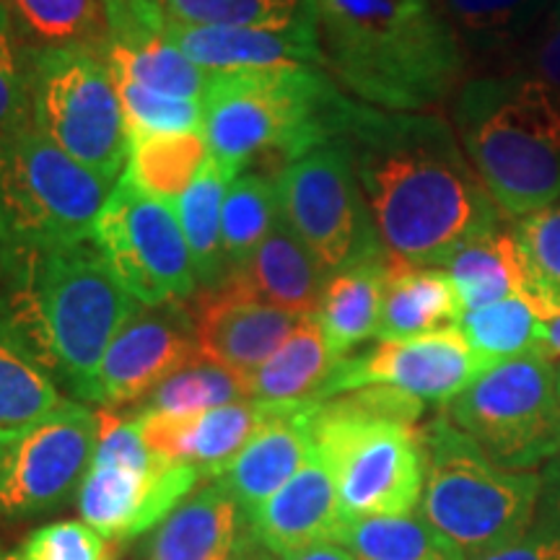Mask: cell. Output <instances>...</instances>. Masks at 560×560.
<instances>
[{
	"label": "cell",
	"instance_id": "obj_44",
	"mask_svg": "<svg viewBox=\"0 0 560 560\" xmlns=\"http://www.w3.org/2000/svg\"><path fill=\"white\" fill-rule=\"evenodd\" d=\"M516 60L520 66L514 68L560 91V0H556L542 24L516 50Z\"/></svg>",
	"mask_w": 560,
	"mask_h": 560
},
{
	"label": "cell",
	"instance_id": "obj_23",
	"mask_svg": "<svg viewBox=\"0 0 560 560\" xmlns=\"http://www.w3.org/2000/svg\"><path fill=\"white\" fill-rule=\"evenodd\" d=\"M229 280L265 304L310 317L317 312L327 272L280 215L260 247L229 272Z\"/></svg>",
	"mask_w": 560,
	"mask_h": 560
},
{
	"label": "cell",
	"instance_id": "obj_16",
	"mask_svg": "<svg viewBox=\"0 0 560 560\" xmlns=\"http://www.w3.org/2000/svg\"><path fill=\"white\" fill-rule=\"evenodd\" d=\"M198 359L187 301L140 306L104 353L96 371L94 402L109 410L140 405L159 384Z\"/></svg>",
	"mask_w": 560,
	"mask_h": 560
},
{
	"label": "cell",
	"instance_id": "obj_6",
	"mask_svg": "<svg viewBox=\"0 0 560 560\" xmlns=\"http://www.w3.org/2000/svg\"><path fill=\"white\" fill-rule=\"evenodd\" d=\"M423 405L387 387L346 392L310 412L314 452L332 472L342 520L418 509L425 486Z\"/></svg>",
	"mask_w": 560,
	"mask_h": 560
},
{
	"label": "cell",
	"instance_id": "obj_5",
	"mask_svg": "<svg viewBox=\"0 0 560 560\" xmlns=\"http://www.w3.org/2000/svg\"><path fill=\"white\" fill-rule=\"evenodd\" d=\"M355 104L319 66L223 70L210 73L202 94V136L210 156L240 174L257 161L280 172L346 136Z\"/></svg>",
	"mask_w": 560,
	"mask_h": 560
},
{
	"label": "cell",
	"instance_id": "obj_14",
	"mask_svg": "<svg viewBox=\"0 0 560 560\" xmlns=\"http://www.w3.org/2000/svg\"><path fill=\"white\" fill-rule=\"evenodd\" d=\"M96 450V412L68 400L26 429L5 433L0 454V514L30 516L81 490Z\"/></svg>",
	"mask_w": 560,
	"mask_h": 560
},
{
	"label": "cell",
	"instance_id": "obj_37",
	"mask_svg": "<svg viewBox=\"0 0 560 560\" xmlns=\"http://www.w3.org/2000/svg\"><path fill=\"white\" fill-rule=\"evenodd\" d=\"M174 21L231 30H291L312 13L310 0H159Z\"/></svg>",
	"mask_w": 560,
	"mask_h": 560
},
{
	"label": "cell",
	"instance_id": "obj_47",
	"mask_svg": "<svg viewBox=\"0 0 560 560\" xmlns=\"http://www.w3.org/2000/svg\"><path fill=\"white\" fill-rule=\"evenodd\" d=\"M0 560H26V558L21 556V552H3V556H0Z\"/></svg>",
	"mask_w": 560,
	"mask_h": 560
},
{
	"label": "cell",
	"instance_id": "obj_34",
	"mask_svg": "<svg viewBox=\"0 0 560 560\" xmlns=\"http://www.w3.org/2000/svg\"><path fill=\"white\" fill-rule=\"evenodd\" d=\"M280 195L276 174L247 170L231 179L223 198L221 229L229 272L247 260L280 221Z\"/></svg>",
	"mask_w": 560,
	"mask_h": 560
},
{
	"label": "cell",
	"instance_id": "obj_11",
	"mask_svg": "<svg viewBox=\"0 0 560 560\" xmlns=\"http://www.w3.org/2000/svg\"><path fill=\"white\" fill-rule=\"evenodd\" d=\"M446 416L495 465L535 472L560 454L558 363L532 353L490 366Z\"/></svg>",
	"mask_w": 560,
	"mask_h": 560
},
{
	"label": "cell",
	"instance_id": "obj_2",
	"mask_svg": "<svg viewBox=\"0 0 560 560\" xmlns=\"http://www.w3.org/2000/svg\"><path fill=\"white\" fill-rule=\"evenodd\" d=\"M140 306L94 240L0 247V332L81 400L94 402L104 353Z\"/></svg>",
	"mask_w": 560,
	"mask_h": 560
},
{
	"label": "cell",
	"instance_id": "obj_41",
	"mask_svg": "<svg viewBox=\"0 0 560 560\" xmlns=\"http://www.w3.org/2000/svg\"><path fill=\"white\" fill-rule=\"evenodd\" d=\"M30 50L11 5L0 0V136L32 120Z\"/></svg>",
	"mask_w": 560,
	"mask_h": 560
},
{
	"label": "cell",
	"instance_id": "obj_18",
	"mask_svg": "<svg viewBox=\"0 0 560 560\" xmlns=\"http://www.w3.org/2000/svg\"><path fill=\"white\" fill-rule=\"evenodd\" d=\"M278 405L242 400L192 416H136L151 452L213 480L268 423Z\"/></svg>",
	"mask_w": 560,
	"mask_h": 560
},
{
	"label": "cell",
	"instance_id": "obj_26",
	"mask_svg": "<svg viewBox=\"0 0 560 560\" xmlns=\"http://www.w3.org/2000/svg\"><path fill=\"white\" fill-rule=\"evenodd\" d=\"M387 257L384 252L374 260L350 265L327 276L314 319L319 322L327 342L340 359H348L350 350L380 332Z\"/></svg>",
	"mask_w": 560,
	"mask_h": 560
},
{
	"label": "cell",
	"instance_id": "obj_17",
	"mask_svg": "<svg viewBox=\"0 0 560 560\" xmlns=\"http://www.w3.org/2000/svg\"><path fill=\"white\" fill-rule=\"evenodd\" d=\"M200 359L249 376L289 340L304 317L255 299L234 280L198 289L187 299Z\"/></svg>",
	"mask_w": 560,
	"mask_h": 560
},
{
	"label": "cell",
	"instance_id": "obj_48",
	"mask_svg": "<svg viewBox=\"0 0 560 560\" xmlns=\"http://www.w3.org/2000/svg\"><path fill=\"white\" fill-rule=\"evenodd\" d=\"M3 436H5V433L0 431V454H3Z\"/></svg>",
	"mask_w": 560,
	"mask_h": 560
},
{
	"label": "cell",
	"instance_id": "obj_30",
	"mask_svg": "<svg viewBox=\"0 0 560 560\" xmlns=\"http://www.w3.org/2000/svg\"><path fill=\"white\" fill-rule=\"evenodd\" d=\"M208 159L210 149L202 130L140 136L130 140L125 177L151 198L177 206Z\"/></svg>",
	"mask_w": 560,
	"mask_h": 560
},
{
	"label": "cell",
	"instance_id": "obj_7",
	"mask_svg": "<svg viewBox=\"0 0 560 560\" xmlns=\"http://www.w3.org/2000/svg\"><path fill=\"white\" fill-rule=\"evenodd\" d=\"M425 486L418 514L475 560L522 535L535 520L542 475L495 465L450 416L423 429Z\"/></svg>",
	"mask_w": 560,
	"mask_h": 560
},
{
	"label": "cell",
	"instance_id": "obj_35",
	"mask_svg": "<svg viewBox=\"0 0 560 560\" xmlns=\"http://www.w3.org/2000/svg\"><path fill=\"white\" fill-rule=\"evenodd\" d=\"M242 400H252L247 376L221 363L198 359L159 384L138 405L136 416H192Z\"/></svg>",
	"mask_w": 560,
	"mask_h": 560
},
{
	"label": "cell",
	"instance_id": "obj_22",
	"mask_svg": "<svg viewBox=\"0 0 560 560\" xmlns=\"http://www.w3.org/2000/svg\"><path fill=\"white\" fill-rule=\"evenodd\" d=\"M240 501L219 482L195 488L149 540V560H236L242 550Z\"/></svg>",
	"mask_w": 560,
	"mask_h": 560
},
{
	"label": "cell",
	"instance_id": "obj_13",
	"mask_svg": "<svg viewBox=\"0 0 560 560\" xmlns=\"http://www.w3.org/2000/svg\"><path fill=\"white\" fill-rule=\"evenodd\" d=\"M94 244L117 283L138 304L187 301L198 291L177 208L138 190L125 174L96 219Z\"/></svg>",
	"mask_w": 560,
	"mask_h": 560
},
{
	"label": "cell",
	"instance_id": "obj_24",
	"mask_svg": "<svg viewBox=\"0 0 560 560\" xmlns=\"http://www.w3.org/2000/svg\"><path fill=\"white\" fill-rule=\"evenodd\" d=\"M462 314L465 312H462L457 289L444 268H420L392 255L387 257L376 338L400 340L450 330L459 325Z\"/></svg>",
	"mask_w": 560,
	"mask_h": 560
},
{
	"label": "cell",
	"instance_id": "obj_42",
	"mask_svg": "<svg viewBox=\"0 0 560 560\" xmlns=\"http://www.w3.org/2000/svg\"><path fill=\"white\" fill-rule=\"evenodd\" d=\"M535 520L516 540L475 560H560V465L545 467Z\"/></svg>",
	"mask_w": 560,
	"mask_h": 560
},
{
	"label": "cell",
	"instance_id": "obj_32",
	"mask_svg": "<svg viewBox=\"0 0 560 560\" xmlns=\"http://www.w3.org/2000/svg\"><path fill=\"white\" fill-rule=\"evenodd\" d=\"M104 55L112 73L182 100H200L206 94L210 73L182 55L164 34H149L136 42H109Z\"/></svg>",
	"mask_w": 560,
	"mask_h": 560
},
{
	"label": "cell",
	"instance_id": "obj_10",
	"mask_svg": "<svg viewBox=\"0 0 560 560\" xmlns=\"http://www.w3.org/2000/svg\"><path fill=\"white\" fill-rule=\"evenodd\" d=\"M202 472L151 452L136 416L96 410V450L79 490L83 522L107 540L156 529L195 488Z\"/></svg>",
	"mask_w": 560,
	"mask_h": 560
},
{
	"label": "cell",
	"instance_id": "obj_46",
	"mask_svg": "<svg viewBox=\"0 0 560 560\" xmlns=\"http://www.w3.org/2000/svg\"><path fill=\"white\" fill-rule=\"evenodd\" d=\"M283 560H355L350 552L342 548L338 542H319V545H312V548L301 550V552H293V556L283 558Z\"/></svg>",
	"mask_w": 560,
	"mask_h": 560
},
{
	"label": "cell",
	"instance_id": "obj_8",
	"mask_svg": "<svg viewBox=\"0 0 560 560\" xmlns=\"http://www.w3.org/2000/svg\"><path fill=\"white\" fill-rule=\"evenodd\" d=\"M112 185L86 170L32 120L0 136V247L94 240Z\"/></svg>",
	"mask_w": 560,
	"mask_h": 560
},
{
	"label": "cell",
	"instance_id": "obj_36",
	"mask_svg": "<svg viewBox=\"0 0 560 560\" xmlns=\"http://www.w3.org/2000/svg\"><path fill=\"white\" fill-rule=\"evenodd\" d=\"M66 402L58 384L0 332V431L26 429Z\"/></svg>",
	"mask_w": 560,
	"mask_h": 560
},
{
	"label": "cell",
	"instance_id": "obj_12",
	"mask_svg": "<svg viewBox=\"0 0 560 560\" xmlns=\"http://www.w3.org/2000/svg\"><path fill=\"white\" fill-rule=\"evenodd\" d=\"M283 221L310 247L327 276L382 257L384 244L371 219L346 138L327 140L278 172Z\"/></svg>",
	"mask_w": 560,
	"mask_h": 560
},
{
	"label": "cell",
	"instance_id": "obj_49",
	"mask_svg": "<svg viewBox=\"0 0 560 560\" xmlns=\"http://www.w3.org/2000/svg\"><path fill=\"white\" fill-rule=\"evenodd\" d=\"M558 389H560V363H558Z\"/></svg>",
	"mask_w": 560,
	"mask_h": 560
},
{
	"label": "cell",
	"instance_id": "obj_25",
	"mask_svg": "<svg viewBox=\"0 0 560 560\" xmlns=\"http://www.w3.org/2000/svg\"><path fill=\"white\" fill-rule=\"evenodd\" d=\"M342 359L327 342L314 314L299 322L255 374L249 376V397L268 405H314Z\"/></svg>",
	"mask_w": 560,
	"mask_h": 560
},
{
	"label": "cell",
	"instance_id": "obj_1",
	"mask_svg": "<svg viewBox=\"0 0 560 560\" xmlns=\"http://www.w3.org/2000/svg\"><path fill=\"white\" fill-rule=\"evenodd\" d=\"M384 249L420 268H444L475 236L501 226V210L433 112L355 104L342 136Z\"/></svg>",
	"mask_w": 560,
	"mask_h": 560
},
{
	"label": "cell",
	"instance_id": "obj_15",
	"mask_svg": "<svg viewBox=\"0 0 560 560\" xmlns=\"http://www.w3.org/2000/svg\"><path fill=\"white\" fill-rule=\"evenodd\" d=\"M486 363L459 332V327L418 338L380 340L361 355H348L332 371L322 402L346 392L387 387L420 402L450 405L478 380Z\"/></svg>",
	"mask_w": 560,
	"mask_h": 560
},
{
	"label": "cell",
	"instance_id": "obj_27",
	"mask_svg": "<svg viewBox=\"0 0 560 560\" xmlns=\"http://www.w3.org/2000/svg\"><path fill=\"white\" fill-rule=\"evenodd\" d=\"M457 289L462 312L480 310L509 296H527V257L514 229H493L467 242L444 265Z\"/></svg>",
	"mask_w": 560,
	"mask_h": 560
},
{
	"label": "cell",
	"instance_id": "obj_19",
	"mask_svg": "<svg viewBox=\"0 0 560 560\" xmlns=\"http://www.w3.org/2000/svg\"><path fill=\"white\" fill-rule=\"evenodd\" d=\"M164 37L208 73L272 68L304 62L322 66L317 26L310 13L291 30H231V26L182 24L166 16Z\"/></svg>",
	"mask_w": 560,
	"mask_h": 560
},
{
	"label": "cell",
	"instance_id": "obj_39",
	"mask_svg": "<svg viewBox=\"0 0 560 560\" xmlns=\"http://www.w3.org/2000/svg\"><path fill=\"white\" fill-rule=\"evenodd\" d=\"M514 231L527 257V299L545 317L560 306V200L516 221Z\"/></svg>",
	"mask_w": 560,
	"mask_h": 560
},
{
	"label": "cell",
	"instance_id": "obj_43",
	"mask_svg": "<svg viewBox=\"0 0 560 560\" xmlns=\"http://www.w3.org/2000/svg\"><path fill=\"white\" fill-rule=\"evenodd\" d=\"M26 560H112L107 537L86 522H52L34 529L21 545Z\"/></svg>",
	"mask_w": 560,
	"mask_h": 560
},
{
	"label": "cell",
	"instance_id": "obj_21",
	"mask_svg": "<svg viewBox=\"0 0 560 560\" xmlns=\"http://www.w3.org/2000/svg\"><path fill=\"white\" fill-rule=\"evenodd\" d=\"M314 405H278L257 436L213 478L247 514L268 501L314 457L310 429Z\"/></svg>",
	"mask_w": 560,
	"mask_h": 560
},
{
	"label": "cell",
	"instance_id": "obj_20",
	"mask_svg": "<svg viewBox=\"0 0 560 560\" xmlns=\"http://www.w3.org/2000/svg\"><path fill=\"white\" fill-rule=\"evenodd\" d=\"M247 522L252 537L278 558L330 542L342 522V511L332 472L317 452L283 488L252 509Z\"/></svg>",
	"mask_w": 560,
	"mask_h": 560
},
{
	"label": "cell",
	"instance_id": "obj_4",
	"mask_svg": "<svg viewBox=\"0 0 560 560\" xmlns=\"http://www.w3.org/2000/svg\"><path fill=\"white\" fill-rule=\"evenodd\" d=\"M452 128L503 219L560 200V91L520 68L467 75Z\"/></svg>",
	"mask_w": 560,
	"mask_h": 560
},
{
	"label": "cell",
	"instance_id": "obj_45",
	"mask_svg": "<svg viewBox=\"0 0 560 560\" xmlns=\"http://www.w3.org/2000/svg\"><path fill=\"white\" fill-rule=\"evenodd\" d=\"M540 353L545 359L560 363V306L550 310L542 317V346Z\"/></svg>",
	"mask_w": 560,
	"mask_h": 560
},
{
	"label": "cell",
	"instance_id": "obj_38",
	"mask_svg": "<svg viewBox=\"0 0 560 560\" xmlns=\"http://www.w3.org/2000/svg\"><path fill=\"white\" fill-rule=\"evenodd\" d=\"M21 32L32 34L37 45H104L107 21L102 0H5Z\"/></svg>",
	"mask_w": 560,
	"mask_h": 560
},
{
	"label": "cell",
	"instance_id": "obj_3",
	"mask_svg": "<svg viewBox=\"0 0 560 560\" xmlns=\"http://www.w3.org/2000/svg\"><path fill=\"white\" fill-rule=\"evenodd\" d=\"M322 66L355 102L431 112L467 79V50L439 0H310Z\"/></svg>",
	"mask_w": 560,
	"mask_h": 560
},
{
	"label": "cell",
	"instance_id": "obj_9",
	"mask_svg": "<svg viewBox=\"0 0 560 560\" xmlns=\"http://www.w3.org/2000/svg\"><path fill=\"white\" fill-rule=\"evenodd\" d=\"M104 45H32V122L70 159L117 185L130 138Z\"/></svg>",
	"mask_w": 560,
	"mask_h": 560
},
{
	"label": "cell",
	"instance_id": "obj_31",
	"mask_svg": "<svg viewBox=\"0 0 560 560\" xmlns=\"http://www.w3.org/2000/svg\"><path fill=\"white\" fill-rule=\"evenodd\" d=\"M332 542L355 560H465L423 516H355L342 520Z\"/></svg>",
	"mask_w": 560,
	"mask_h": 560
},
{
	"label": "cell",
	"instance_id": "obj_33",
	"mask_svg": "<svg viewBox=\"0 0 560 560\" xmlns=\"http://www.w3.org/2000/svg\"><path fill=\"white\" fill-rule=\"evenodd\" d=\"M457 327L488 369L540 353L542 346V317L527 296H509L465 312Z\"/></svg>",
	"mask_w": 560,
	"mask_h": 560
},
{
	"label": "cell",
	"instance_id": "obj_28",
	"mask_svg": "<svg viewBox=\"0 0 560 560\" xmlns=\"http://www.w3.org/2000/svg\"><path fill=\"white\" fill-rule=\"evenodd\" d=\"M236 170L221 164L213 156L202 166L190 190L182 195L177 202V219L185 231L187 247H190L195 276H198V289H215L229 278L226 252H223V198Z\"/></svg>",
	"mask_w": 560,
	"mask_h": 560
},
{
	"label": "cell",
	"instance_id": "obj_29",
	"mask_svg": "<svg viewBox=\"0 0 560 560\" xmlns=\"http://www.w3.org/2000/svg\"><path fill=\"white\" fill-rule=\"evenodd\" d=\"M446 19L470 52L516 55L542 24L556 0H439Z\"/></svg>",
	"mask_w": 560,
	"mask_h": 560
},
{
	"label": "cell",
	"instance_id": "obj_40",
	"mask_svg": "<svg viewBox=\"0 0 560 560\" xmlns=\"http://www.w3.org/2000/svg\"><path fill=\"white\" fill-rule=\"evenodd\" d=\"M115 75L117 91L125 112V128L128 138L140 136H159V132H190L202 130V102L200 100H182L153 91L149 86Z\"/></svg>",
	"mask_w": 560,
	"mask_h": 560
}]
</instances>
